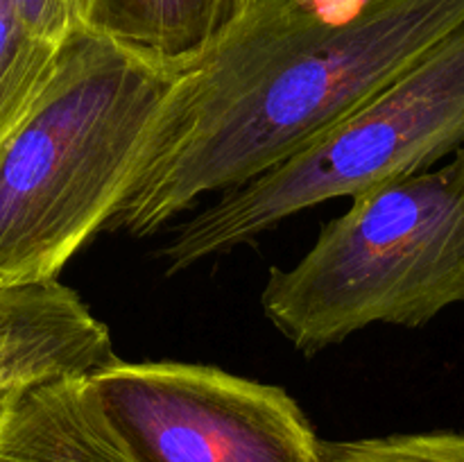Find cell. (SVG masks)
Wrapping results in <instances>:
<instances>
[{
	"mask_svg": "<svg viewBox=\"0 0 464 462\" xmlns=\"http://www.w3.org/2000/svg\"><path fill=\"white\" fill-rule=\"evenodd\" d=\"M179 68L91 27L0 136V284L57 279L104 229Z\"/></svg>",
	"mask_w": 464,
	"mask_h": 462,
	"instance_id": "obj_2",
	"label": "cell"
},
{
	"mask_svg": "<svg viewBox=\"0 0 464 462\" xmlns=\"http://www.w3.org/2000/svg\"><path fill=\"white\" fill-rule=\"evenodd\" d=\"M464 25V0H258L181 68L107 226L148 238L272 170Z\"/></svg>",
	"mask_w": 464,
	"mask_h": 462,
	"instance_id": "obj_1",
	"label": "cell"
},
{
	"mask_svg": "<svg viewBox=\"0 0 464 462\" xmlns=\"http://www.w3.org/2000/svg\"><path fill=\"white\" fill-rule=\"evenodd\" d=\"M118 361L109 326L57 279L0 284V397Z\"/></svg>",
	"mask_w": 464,
	"mask_h": 462,
	"instance_id": "obj_6",
	"label": "cell"
},
{
	"mask_svg": "<svg viewBox=\"0 0 464 462\" xmlns=\"http://www.w3.org/2000/svg\"><path fill=\"white\" fill-rule=\"evenodd\" d=\"M258 0H93L89 27L175 68L222 39Z\"/></svg>",
	"mask_w": 464,
	"mask_h": 462,
	"instance_id": "obj_8",
	"label": "cell"
},
{
	"mask_svg": "<svg viewBox=\"0 0 464 462\" xmlns=\"http://www.w3.org/2000/svg\"><path fill=\"white\" fill-rule=\"evenodd\" d=\"M322 462H464V433H401L322 442Z\"/></svg>",
	"mask_w": 464,
	"mask_h": 462,
	"instance_id": "obj_10",
	"label": "cell"
},
{
	"mask_svg": "<svg viewBox=\"0 0 464 462\" xmlns=\"http://www.w3.org/2000/svg\"><path fill=\"white\" fill-rule=\"evenodd\" d=\"M59 45L36 39L9 0H0V136L44 84Z\"/></svg>",
	"mask_w": 464,
	"mask_h": 462,
	"instance_id": "obj_9",
	"label": "cell"
},
{
	"mask_svg": "<svg viewBox=\"0 0 464 462\" xmlns=\"http://www.w3.org/2000/svg\"><path fill=\"white\" fill-rule=\"evenodd\" d=\"M14 394H16V392H14ZM14 394H7V397H0V419H3L5 410H7V406H9V401H12Z\"/></svg>",
	"mask_w": 464,
	"mask_h": 462,
	"instance_id": "obj_12",
	"label": "cell"
},
{
	"mask_svg": "<svg viewBox=\"0 0 464 462\" xmlns=\"http://www.w3.org/2000/svg\"><path fill=\"white\" fill-rule=\"evenodd\" d=\"M464 303V148L435 170L353 197L293 267H272L261 306L306 356L372 324L417 326Z\"/></svg>",
	"mask_w": 464,
	"mask_h": 462,
	"instance_id": "obj_3",
	"label": "cell"
},
{
	"mask_svg": "<svg viewBox=\"0 0 464 462\" xmlns=\"http://www.w3.org/2000/svg\"><path fill=\"white\" fill-rule=\"evenodd\" d=\"M464 148V25L397 80L272 170L175 226L161 261L177 274L279 222L430 166Z\"/></svg>",
	"mask_w": 464,
	"mask_h": 462,
	"instance_id": "obj_4",
	"label": "cell"
},
{
	"mask_svg": "<svg viewBox=\"0 0 464 462\" xmlns=\"http://www.w3.org/2000/svg\"><path fill=\"white\" fill-rule=\"evenodd\" d=\"M136 462H322V439L276 385L211 365L125 362L89 374Z\"/></svg>",
	"mask_w": 464,
	"mask_h": 462,
	"instance_id": "obj_5",
	"label": "cell"
},
{
	"mask_svg": "<svg viewBox=\"0 0 464 462\" xmlns=\"http://www.w3.org/2000/svg\"><path fill=\"white\" fill-rule=\"evenodd\" d=\"M0 462H136L89 376L48 380L12 397L0 419Z\"/></svg>",
	"mask_w": 464,
	"mask_h": 462,
	"instance_id": "obj_7",
	"label": "cell"
},
{
	"mask_svg": "<svg viewBox=\"0 0 464 462\" xmlns=\"http://www.w3.org/2000/svg\"><path fill=\"white\" fill-rule=\"evenodd\" d=\"M23 25L45 43L59 45L72 32L89 27L93 0H9Z\"/></svg>",
	"mask_w": 464,
	"mask_h": 462,
	"instance_id": "obj_11",
	"label": "cell"
}]
</instances>
